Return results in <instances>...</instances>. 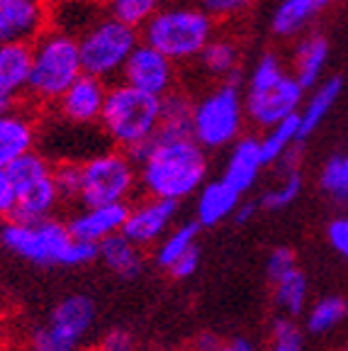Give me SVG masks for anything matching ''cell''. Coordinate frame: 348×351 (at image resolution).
Wrapping results in <instances>:
<instances>
[{
    "label": "cell",
    "mask_w": 348,
    "mask_h": 351,
    "mask_svg": "<svg viewBox=\"0 0 348 351\" xmlns=\"http://www.w3.org/2000/svg\"><path fill=\"white\" fill-rule=\"evenodd\" d=\"M139 169V188L151 197L185 200L207 181V149L192 134L158 130L149 142L127 152Z\"/></svg>",
    "instance_id": "cell-1"
},
{
    "label": "cell",
    "mask_w": 348,
    "mask_h": 351,
    "mask_svg": "<svg viewBox=\"0 0 348 351\" xmlns=\"http://www.w3.org/2000/svg\"><path fill=\"white\" fill-rule=\"evenodd\" d=\"M0 239L15 256L37 266H83L98 258L100 244L76 239L66 222L51 217L8 219Z\"/></svg>",
    "instance_id": "cell-2"
},
{
    "label": "cell",
    "mask_w": 348,
    "mask_h": 351,
    "mask_svg": "<svg viewBox=\"0 0 348 351\" xmlns=\"http://www.w3.org/2000/svg\"><path fill=\"white\" fill-rule=\"evenodd\" d=\"M217 32L219 22L195 0H169L142 27V42L151 44L178 66H188Z\"/></svg>",
    "instance_id": "cell-3"
},
{
    "label": "cell",
    "mask_w": 348,
    "mask_h": 351,
    "mask_svg": "<svg viewBox=\"0 0 348 351\" xmlns=\"http://www.w3.org/2000/svg\"><path fill=\"white\" fill-rule=\"evenodd\" d=\"M29 47H32V64H29L27 105L34 110L49 108L83 73L78 37L64 29L47 27Z\"/></svg>",
    "instance_id": "cell-4"
},
{
    "label": "cell",
    "mask_w": 348,
    "mask_h": 351,
    "mask_svg": "<svg viewBox=\"0 0 348 351\" xmlns=\"http://www.w3.org/2000/svg\"><path fill=\"white\" fill-rule=\"evenodd\" d=\"M98 127L112 147L129 152V149L149 142L158 132L161 98L144 93L125 81L110 83Z\"/></svg>",
    "instance_id": "cell-5"
},
{
    "label": "cell",
    "mask_w": 348,
    "mask_h": 351,
    "mask_svg": "<svg viewBox=\"0 0 348 351\" xmlns=\"http://www.w3.org/2000/svg\"><path fill=\"white\" fill-rule=\"evenodd\" d=\"M244 127V81H217L192 103L190 132L207 152L232 147Z\"/></svg>",
    "instance_id": "cell-6"
},
{
    "label": "cell",
    "mask_w": 348,
    "mask_h": 351,
    "mask_svg": "<svg viewBox=\"0 0 348 351\" xmlns=\"http://www.w3.org/2000/svg\"><path fill=\"white\" fill-rule=\"evenodd\" d=\"M142 42V32L112 15H100L78 34L83 71L112 83L120 78L127 59Z\"/></svg>",
    "instance_id": "cell-7"
},
{
    "label": "cell",
    "mask_w": 348,
    "mask_h": 351,
    "mask_svg": "<svg viewBox=\"0 0 348 351\" xmlns=\"http://www.w3.org/2000/svg\"><path fill=\"white\" fill-rule=\"evenodd\" d=\"M139 188V169L125 149H108L81 161V205L127 203Z\"/></svg>",
    "instance_id": "cell-8"
},
{
    "label": "cell",
    "mask_w": 348,
    "mask_h": 351,
    "mask_svg": "<svg viewBox=\"0 0 348 351\" xmlns=\"http://www.w3.org/2000/svg\"><path fill=\"white\" fill-rule=\"evenodd\" d=\"M17 191V208L10 219H42L51 217L61 200V193L56 188L54 164L44 154L27 152L25 156L8 166Z\"/></svg>",
    "instance_id": "cell-9"
},
{
    "label": "cell",
    "mask_w": 348,
    "mask_h": 351,
    "mask_svg": "<svg viewBox=\"0 0 348 351\" xmlns=\"http://www.w3.org/2000/svg\"><path fill=\"white\" fill-rule=\"evenodd\" d=\"M95 322V302L83 293L64 298L51 307L49 319L29 332V351H78Z\"/></svg>",
    "instance_id": "cell-10"
},
{
    "label": "cell",
    "mask_w": 348,
    "mask_h": 351,
    "mask_svg": "<svg viewBox=\"0 0 348 351\" xmlns=\"http://www.w3.org/2000/svg\"><path fill=\"white\" fill-rule=\"evenodd\" d=\"M305 93L307 90L299 86V81L290 71L268 86L244 88L246 122L258 132L271 130L280 120L299 112V108L305 103Z\"/></svg>",
    "instance_id": "cell-11"
},
{
    "label": "cell",
    "mask_w": 348,
    "mask_h": 351,
    "mask_svg": "<svg viewBox=\"0 0 348 351\" xmlns=\"http://www.w3.org/2000/svg\"><path fill=\"white\" fill-rule=\"evenodd\" d=\"M120 81L139 88L144 93L164 98L166 93L180 86L178 64L171 61L166 54H161L158 49H153L151 44L139 42L127 59L125 69H122Z\"/></svg>",
    "instance_id": "cell-12"
},
{
    "label": "cell",
    "mask_w": 348,
    "mask_h": 351,
    "mask_svg": "<svg viewBox=\"0 0 348 351\" xmlns=\"http://www.w3.org/2000/svg\"><path fill=\"white\" fill-rule=\"evenodd\" d=\"M108 81L98 76L83 71L71 86L66 88L61 98L56 100L51 108L56 110V115L69 125L76 127H90L98 125L100 115H103V105L108 98Z\"/></svg>",
    "instance_id": "cell-13"
},
{
    "label": "cell",
    "mask_w": 348,
    "mask_h": 351,
    "mask_svg": "<svg viewBox=\"0 0 348 351\" xmlns=\"http://www.w3.org/2000/svg\"><path fill=\"white\" fill-rule=\"evenodd\" d=\"M175 215H178V203L175 200L147 195L142 203L129 205L122 234L134 241L136 247H151V244H156V241H161L169 234Z\"/></svg>",
    "instance_id": "cell-14"
},
{
    "label": "cell",
    "mask_w": 348,
    "mask_h": 351,
    "mask_svg": "<svg viewBox=\"0 0 348 351\" xmlns=\"http://www.w3.org/2000/svg\"><path fill=\"white\" fill-rule=\"evenodd\" d=\"M49 27V0H0V44H32Z\"/></svg>",
    "instance_id": "cell-15"
},
{
    "label": "cell",
    "mask_w": 348,
    "mask_h": 351,
    "mask_svg": "<svg viewBox=\"0 0 348 351\" xmlns=\"http://www.w3.org/2000/svg\"><path fill=\"white\" fill-rule=\"evenodd\" d=\"M197 71L207 81H244V44L232 32H217L197 56Z\"/></svg>",
    "instance_id": "cell-16"
},
{
    "label": "cell",
    "mask_w": 348,
    "mask_h": 351,
    "mask_svg": "<svg viewBox=\"0 0 348 351\" xmlns=\"http://www.w3.org/2000/svg\"><path fill=\"white\" fill-rule=\"evenodd\" d=\"M29 64V44H0V112L27 105Z\"/></svg>",
    "instance_id": "cell-17"
},
{
    "label": "cell",
    "mask_w": 348,
    "mask_h": 351,
    "mask_svg": "<svg viewBox=\"0 0 348 351\" xmlns=\"http://www.w3.org/2000/svg\"><path fill=\"white\" fill-rule=\"evenodd\" d=\"M338 3L343 0H280L268 22L271 34L280 42H293L295 37L312 29V25Z\"/></svg>",
    "instance_id": "cell-18"
},
{
    "label": "cell",
    "mask_w": 348,
    "mask_h": 351,
    "mask_svg": "<svg viewBox=\"0 0 348 351\" xmlns=\"http://www.w3.org/2000/svg\"><path fill=\"white\" fill-rule=\"evenodd\" d=\"M37 142V112L29 105L0 112V169H8Z\"/></svg>",
    "instance_id": "cell-19"
},
{
    "label": "cell",
    "mask_w": 348,
    "mask_h": 351,
    "mask_svg": "<svg viewBox=\"0 0 348 351\" xmlns=\"http://www.w3.org/2000/svg\"><path fill=\"white\" fill-rule=\"evenodd\" d=\"M329 59V39L319 29H307L305 34L293 39V49L288 56V69L299 86L312 90L321 81L324 66Z\"/></svg>",
    "instance_id": "cell-20"
},
{
    "label": "cell",
    "mask_w": 348,
    "mask_h": 351,
    "mask_svg": "<svg viewBox=\"0 0 348 351\" xmlns=\"http://www.w3.org/2000/svg\"><path fill=\"white\" fill-rule=\"evenodd\" d=\"M129 213V203H108V205H83L81 213L69 217V230L76 239L100 244L108 237L122 232Z\"/></svg>",
    "instance_id": "cell-21"
},
{
    "label": "cell",
    "mask_w": 348,
    "mask_h": 351,
    "mask_svg": "<svg viewBox=\"0 0 348 351\" xmlns=\"http://www.w3.org/2000/svg\"><path fill=\"white\" fill-rule=\"evenodd\" d=\"M263 169H266V161H263L261 152V137L258 134H241L232 144L222 178L244 195V193H249L253 188V183L258 181Z\"/></svg>",
    "instance_id": "cell-22"
},
{
    "label": "cell",
    "mask_w": 348,
    "mask_h": 351,
    "mask_svg": "<svg viewBox=\"0 0 348 351\" xmlns=\"http://www.w3.org/2000/svg\"><path fill=\"white\" fill-rule=\"evenodd\" d=\"M241 203V193L224 178L202 183L197 195V222L200 227H214L229 215H234L236 205Z\"/></svg>",
    "instance_id": "cell-23"
},
{
    "label": "cell",
    "mask_w": 348,
    "mask_h": 351,
    "mask_svg": "<svg viewBox=\"0 0 348 351\" xmlns=\"http://www.w3.org/2000/svg\"><path fill=\"white\" fill-rule=\"evenodd\" d=\"M98 258L117 276V278H125V280L136 278V276L144 271L142 247H136L134 241L127 239L122 232H117V234L100 241Z\"/></svg>",
    "instance_id": "cell-24"
},
{
    "label": "cell",
    "mask_w": 348,
    "mask_h": 351,
    "mask_svg": "<svg viewBox=\"0 0 348 351\" xmlns=\"http://www.w3.org/2000/svg\"><path fill=\"white\" fill-rule=\"evenodd\" d=\"M343 90L341 76H332L327 81H319L312 90L310 98H305L302 108H299V139L305 142L312 132H316V127L327 120L329 110L334 108V103L338 100Z\"/></svg>",
    "instance_id": "cell-25"
},
{
    "label": "cell",
    "mask_w": 348,
    "mask_h": 351,
    "mask_svg": "<svg viewBox=\"0 0 348 351\" xmlns=\"http://www.w3.org/2000/svg\"><path fill=\"white\" fill-rule=\"evenodd\" d=\"M192 103H195V95L190 90H185L183 86L173 88L171 93H166L161 98V127L158 130L192 134L190 132Z\"/></svg>",
    "instance_id": "cell-26"
},
{
    "label": "cell",
    "mask_w": 348,
    "mask_h": 351,
    "mask_svg": "<svg viewBox=\"0 0 348 351\" xmlns=\"http://www.w3.org/2000/svg\"><path fill=\"white\" fill-rule=\"evenodd\" d=\"M273 285V300L275 305L288 315H299L305 310L307 302V278L305 274L295 266V269L285 271L283 276H277L275 280H271Z\"/></svg>",
    "instance_id": "cell-27"
},
{
    "label": "cell",
    "mask_w": 348,
    "mask_h": 351,
    "mask_svg": "<svg viewBox=\"0 0 348 351\" xmlns=\"http://www.w3.org/2000/svg\"><path fill=\"white\" fill-rule=\"evenodd\" d=\"M197 234H200V222H185V225H178L175 230H169V234L161 239L156 254H153L156 266L169 271L183 254L197 247Z\"/></svg>",
    "instance_id": "cell-28"
},
{
    "label": "cell",
    "mask_w": 348,
    "mask_h": 351,
    "mask_svg": "<svg viewBox=\"0 0 348 351\" xmlns=\"http://www.w3.org/2000/svg\"><path fill=\"white\" fill-rule=\"evenodd\" d=\"M166 3H169V0H103L108 15L117 17V20H122L125 25H129V27L139 29V32H142L144 25H147Z\"/></svg>",
    "instance_id": "cell-29"
},
{
    "label": "cell",
    "mask_w": 348,
    "mask_h": 351,
    "mask_svg": "<svg viewBox=\"0 0 348 351\" xmlns=\"http://www.w3.org/2000/svg\"><path fill=\"white\" fill-rule=\"evenodd\" d=\"M295 142H302L299 139V112L285 117L277 125H273L271 130L263 132L261 137V152L266 166H273V161L280 156L288 147H293Z\"/></svg>",
    "instance_id": "cell-30"
},
{
    "label": "cell",
    "mask_w": 348,
    "mask_h": 351,
    "mask_svg": "<svg viewBox=\"0 0 348 351\" xmlns=\"http://www.w3.org/2000/svg\"><path fill=\"white\" fill-rule=\"evenodd\" d=\"M348 317V300L341 295H329L321 298L307 315V329L312 335H327L332 329H336L343 319Z\"/></svg>",
    "instance_id": "cell-31"
},
{
    "label": "cell",
    "mask_w": 348,
    "mask_h": 351,
    "mask_svg": "<svg viewBox=\"0 0 348 351\" xmlns=\"http://www.w3.org/2000/svg\"><path fill=\"white\" fill-rule=\"evenodd\" d=\"M277 178H280V183L268 188V191L261 195V200H258V208L268 210V213H271V210H283V208H288V205H293L299 197V193H302V188H305L302 171L277 176Z\"/></svg>",
    "instance_id": "cell-32"
},
{
    "label": "cell",
    "mask_w": 348,
    "mask_h": 351,
    "mask_svg": "<svg viewBox=\"0 0 348 351\" xmlns=\"http://www.w3.org/2000/svg\"><path fill=\"white\" fill-rule=\"evenodd\" d=\"M321 193L336 203H348V169L343 156H332L324 161L319 173Z\"/></svg>",
    "instance_id": "cell-33"
},
{
    "label": "cell",
    "mask_w": 348,
    "mask_h": 351,
    "mask_svg": "<svg viewBox=\"0 0 348 351\" xmlns=\"http://www.w3.org/2000/svg\"><path fill=\"white\" fill-rule=\"evenodd\" d=\"M271 351H305L302 329L290 317L275 319L271 329Z\"/></svg>",
    "instance_id": "cell-34"
},
{
    "label": "cell",
    "mask_w": 348,
    "mask_h": 351,
    "mask_svg": "<svg viewBox=\"0 0 348 351\" xmlns=\"http://www.w3.org/2000/svg\"><path fill=\"white\" fill-rule=\"evenodd\" d=\"M202 10H207L219 25H227V22H234L239 17H244L246 12L253 8L256 0H195Z\"/></svg>",
    "instance_id": "cell-35"
},
{
    "label": "cell",
    "mask_w": 348,
    "mask_h": 351,
    "mask_svg": "<svg viewBox=\"0 0 348 351\" xmlns=\"http://www.w3.org/2000/svg\"><path fill=\"white\" fill-rule=\"evenodd\" d=\"M54 178L56 188L61 193V200H78L81 191V161L64 159L54 164Z\"/></svg>",
    "instance_id": "cell-36"
},
{
    "label": "cell",
    "mask_w": 348,
    "mask_h": 351,
    "mask_svg": "<svg viewBox=\"0 0 348 351\" xmlns=\"http://www.w3.org/2000/svg\"><path fill=\"white\" fill-rule=\"evenodd\" d=\"M95 351H139V349H136V339L129 329L114 327L108 329L100 337V341L95 344Z\"/></svg>",
    "instance_id": "cell-37"
},
{
    "label": "cell",
    "mask_w": 348,
    "mask_h": 351,
    "mask_svg": "<svg viewBox=\"0 0 348 351\" xmlns=\"http://www.w3.org/2000/svg\"><path fill=\"white\" fill-rule=\"evenodd\" d=\"M297 266V256L290 247H277L271 252L268 256V263H266V274H268V280H275L277 276H283L285 271L295 269Z\"/></svg>",
    "instance_id": "cell-38"
},
{
    "label": "cell",
    "mask_w": 348,
    "mask_h": 351,
    "mask_svg": "<svg viewBox=\"0 0 348 351\" xmlns=\"http://www.w3.org/2000/svg\"><path fill=\"white\" fill-rule=\"evenodd\" d=\"M17 208V191H15V181L8 169H0V217H12Z\"/></svg>",
    "instance_id": "cell-39"
},
{
    "label": "cell",
    "mask_w": 348,
    "mask_h": 351,
    "mask_svg": "<svg viewBox=\"0 0 348 351\" xmlns=\"http://www.w3.org/2000/svg\"><path fill=\"white\" fill-rule=\"evenodd\" d=\"M327 239L338 254L348 261V215L336 217L329 222L327 227Z\"/></svg>",
    "instance_id": "cell-40"
},
{
    "label": "cell",
    "mask_w": 348,
    "mask_h": 351,
    "mask_svg": "<svg viewBox=\"0 0 348 351\" xmlns=\"http://www.w3.org/2000/svg\"><path fill=\"white\" fill-rule=\"evenodd\" d=\"M197 266H200V249L192 247L190 252L183 254V256H180L178 261L171 266L169 274H171V278H175V280H185V278H190V276L195 274Z\"/></svg>",
    "instance_id": "cell-41"
},
{
    "label": "cell",
    "mask_w": 348,
    "mask_h": 351,
    "mask_svg": "<svg viewBox=\"0 0 348 351\" xmlns=\"http://www.w3.org/2000/svg\"><path fill=\"white\" fill-rule=\"evenodd\" d=\"M256 210H258L256 203H244V200H241V203L236 205V210H234V219L239 222V225H244V222H249V219L256 215Z\"/></svg>",
    "instance_id": "cell-42"
},
{
    "label": "cell",
    "mask_w": 348,
    "mask_h": 351,
    "mask_svg": "<svg viewBox=\"0 0 348 351\" xmlns=\"http://www.w3.org/2000/svg\"><path fill=\"white\" fill-rule=\"evenodd\" d=\"M219 346V341H217V337H212V335H202L200 339H197V349L200 351H214Z\"/></svg>",
    "instance_id": "cell-43"
},
{
    "label": "cell",
    "mask_w": 348,
    "mask_h": 351,
    "mask_svg": "<svg viewBox=\"0 0 348 351\" xmlns=\"http://www.w3.org/2000/svg\"><path fill=\"white\" fill-rule=\"evenodd\" d=\"M232 344L236 346V351H256V346H253V341H249L246 337H236Z\"/></svg>",
    "instance_id": "cell-44"
},
{
    "label": "cell",
    "mask_w": 348,
    "mask_h": 351,
    "mask_svg": "<svg viewBox=\"0 0 348 351\" xmlns=\"http://www.w3.org/2000/svg\"><path fill=\"white\" fill-rule=\"evenodd\" d=\"M5 339V315L0 313V341Z\"/></svg>",
    "instance_id": "cell-45"
},
{
    "label": "cell",
    "mask_w": 348,
    "mask_h": 351,
    "mask_svg": "<svg viewBox=\"0 0 348 351\" xmlns=\"http://www.w3.org/2000/svg\"><path fill=\"white\" fill-rule=\"evenodd\" d=\"M214 351H236V346L234 344H219Z\"/></svg>",
    "instance_id": "cell-46"
},
{
    "label": "cell",
    "mask_w": 348,
    "mask_h": 351,
    "mask_svg": "<svg viewBox=\"0 0 348 351\" xmlns=\"http://www.w3.org/2000/svg\"><path fill=\"white\" fill-rule=\"evenodd\" d=\"M343 161H346V169H348V154H346V156H343Z\"/></svg>",
    "instance_id": "cell-47"
},
{
    "label": "cell",
    "mask_w": 348,
    "mask_h": 351,
    "mask_svg": "<svg viewBox=\"0 0 348 351\" xmlns=\"http://www.w3.org/2000/svg\"><path fill=\"white\" fill-rule=\"evenodd\" d=\"M341 351H348V346H343V349H341Z\"/></svg>",
    "instance_id": "cell-48"
}]
</instances>
